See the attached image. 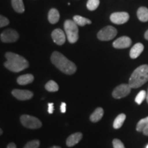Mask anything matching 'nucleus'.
I'll return each instance as SVG.
<instances>
[{
    "label": "nucleus",
    "instance_id": "nucleus-3",
    "mask_svg": "<svg viewBox=\"0 0 148 148\" xmlns=\"http://www.w3.org/2000/svg\"><path fill=\"white\" fill-rule=\"evenodd\" d=\"M148 81V65L143 64L133 71L129 79V83L131 88H139Z\"/></svg>",
    "mask_w": 148,
    "mask_h": 148
},
{
    "label": "nucleus",
    "instance_id": "nucleus-13",
    "mask_svg": "<svg viewBox=\"0 0 148 148\" xmlns=\"http://www.w3.org/2000/svg\"><path fill=\"white\" fill-rule=\"evenodd\" d=\"M143 49L144 46L143 44L140 43V42H137L131 48L130 51V56L132 59L137 58L143 52Z\"/></svg>",
    "mask_w": 148,
    "mask_h": 148
},
{
    "label": "nucleus",
    "instance_id": "nucleus-7",
    "mask_svg": "<svg viewBox=\"0 0 148 148\" xmlns=\"http://www.w3.org/2000/svg\"><path fill=\"white\" fill-rule=\"evenodd\" d=\"M130 91L131 87L128 84H120L114 89L112 92V97L115 99H121L128 95Z\"/></svg>",
    "mask_w": 148,
    "mask_h": 148
},
{
    "label": "nucleus",
    "instance_id": "nucleus-26",
    "mask_svg": "<svg viewBox=\"0 0 148 148\" xmlns=\"http://www.w3.org/2000/svg\"><path fill=\"white\" fill-rule=\"evenodd\" d=\"M40 146V141L38 140H33L27 143L23 148H38Z\"/></svg>",
    "mask_w": 148,
    "mask_h": 148
},
{
    "label": "nucleus",
    "instance_id": "nucleus-29",
    "mask_svg": "<svg viewBox=\"0 0 148 148\" xmlns=\"http://www.w3.org/2000/svg\"><path fill=\"white\" fill-rule=\"evenodd\" d=\"M53 103H48V112L49 114H52L53 112Z\"/></svg>",
    "mask_w": 148,
    "mask_h": 148
},
{
    "label": "nucleus",
    "instance_id": "nucleus-34",
    "mask_svg": "<svg viewBox=\"0 0 148 148\" xmlns=\"http://www.w3.org/2000/svg\"><path fill=\"white\" fill-rule=\"evenodd\" d=\"M50 148H61V147H59V146H53V147H51Z\"/></svg>",
    "mask_w": 148,
    "mask_h": 148
},
{
    "label": "nucleus",
    "instance_id": "nucleus-14",
    "mask_svg": "<svg viewBox=\"0 0 148 148\" xmlns=\"http://www.w3.org/2000/svg\"><path fill=\"white\" fill-rule=\"evenodd\" d=\"M82 138V134L81 132H76L70 135L67 138L66 141V144L68 147H73L75 145H76L80 141V140Z\"/></svg>",
    "mask_w": 148,
    "mask_h": 148
},
{
    "label": "nucleus",
    "instance_id": "nucleus-20",
    "mask_svg": "<svg viewBox=\"0 0 148 148\" xmlns=\"http://www.w3.org/2000/svg\"><path fill=\"white\" fill-rule=\"evenodd\" d=\"M12 5L14 10L18 13H23L25 10L23 0H12Z\"/></svg>",
    "mask_w": 148,
    "mask_h": 148
},
{
    "label": "nucleus",
    "instance_id": "nucleus-12",
    "mask_svg": "<svg viewBox=\"0 0 148 148\" xmlns=\"http://www.w3.org/2000/svg\"><path fill=\"white\" fill-rule=\"evenodd\" d=\"M12 94L19 100H28L33 97V92L27 90L14 89L12 91Z\"/></svg>",
    "mask_w": 148,
    "mask_h": 148
},
{
    "label": "nucleus",
    "instance_id": "nucleus-16",
    "mask_svg": "<svg viewBox=\"0 0 148 148\" xmlns=\"http://www.w3.org/2000/svg\"><path fill=\"white\" fill-rule=\"evenodd\" d=\"M59 18H60V14H59L58 10L55 8L51 9L48 14V20L49 23L51 24L56 23L59 21Z\"/></svg>",
    "mask_w": 148,
    "mask_h": 148
},
{
    "label": "nucleus",
    "instance_id": "nucleus-35",
    "mask_svg": "<svg viewBox=\"0 0 148 148\" xmlns=\"http://www.w3.org/2000/svg\"><path fill=\"white\" fill-rule=\"evenodd\" d=\"M2 133H3V131H2V130H1V128H0V135H1V134H2Z\"/></svg>",
    "mask_w": 148,
    "mask_h": 148
},
{
    "label": "nucleus",
    "instance_id": "nucleus-23",
    "mask_svg": "<svg viewBox=\"0 0 148 148\" xmlns=\"http://www.w3.org/2000/svg\"><path fill=\"white\" fill-rule=\"evenodd\" d=\"M148 126V116L147 117L144 118V119H140L136 125V130L138 132H143L146 127Z\"/></svg>",
    "mask_w": 148,
    "mask_h": 148
},
{
    "label": "nucleus",
    "instance_id": "nucleus-33",
    "mask_svg": "<svg viewBox=\"0 0 148 148\" xmlns=\"http://www.w3.org/2000/svg\"><path fill=\"white\" fill-rule=\"evenodd\" d=\"M144 36H145V38L146 40H148V29L147 31H146L145 34H144Z\"/></svg>",
    "mask_w": 148,
    "mask_h": 148
},
{
    "label": "nucleus",
    "instance_id": "nucleus-27",
    "mask_svg": "<svg viewBox=\"0 0 148 148\" xmlns=\"http://www.w3.org/2000/svg\"><path fill=\"white\" fill-rule=\"evenodd\" d=\"M112 145L114 148H125V146L119 139L115 138L112 140Z\"/></svg>",
    "mask_w": 148,
    "mask_h": 148
},
{
    "label": "nucleus",
    "instance_id": "nucleus-37",
    "mask_svg": "<svg viewBox=\"0 0 148 148\" xmlns=\"http://www.w3.org/2000/svg\"><path fill=\"white\" fill-rule=\"evenodd\" d=\"M146 148H148V145H147V146H146Z\"/></svg>",
    "mask_w": 148,
    "mask_h": 148
},
{
    "label": "nucleus",
    "instance_id": "nucleus-18",
    "mask_svg": "<svg viewBox=\"0 0 148 148\" xmlns=\"http://www.w3.org/2000/svg\"><path fill=\"white\" fill-rule=\"evenodd\" d=\"M137 17L141 22L148 21V8L140 7L137 10Z\"/></svg>",
    "mask_w": 148,
    "mask_h": 148
},
{
    "label": "nucleus",
    "instance_id": "nucleus-32",
    "mask_svg": "<svg viewBox=\"0 0 148 148\" xmlns=\"http://www.w3.org/2000/svg\"><path fill=\"white\" fill-rule=\"evenodd\" d=\"M143 133L145 135H146V136H148V126L143 131Z\"/></svg>",
    "mask_w": 148,
    "mask_h": 148
},
{
    "label": "nucleus",
    "instance_id": "nucleus-11",
    "mask_svg": "<svg viewBox=\"0 0 148 148\" xmlns=\"http://www.w3.org/2000/svg\"><path fill=\"white\" fill-rule=\"evenodd\" d=\"M53 42L58 45H62L65 42L66 36L61 29H56L51 33Z\"/></svg>",
    "mask_w": 148,
    "mask_h": 148
},
{
    "label": "nucleus",
    "instance_id": "nucleus-24",
    "mask_svg": "<svg viewBox=\"0 0 148 148\" xmlns=\"http://www.w3.org/2000/svg\"><path fill=\"white\" fill-rule=\"evenodd\" d=\"M99 5V0H88L86 7L88 10L93 11L98 8Z\"/></svg>",
    "mask_w": 148,
    "mask_h": 148
},
{
    "label": "nucleus",
    "instance_id": "nucleus-28",
    "mask_svg": "<svg viewBox=\"0 0 148 148\" xmlns=\"http://www.w3.org/2000/svg\"><path fill=\"white\" fill-rule=\"evenodd\" d=\"M9 23H10V21L8 18L2 15H0V27L6 26Z\"/></svg>",
    "mask_w": 148,
    "mask_h": 148
},
{
    "label": "nucleus",
    "instance_id": "nucleus-19",
    "mask_svg": "<svg viewBox=\"0 0 148 148\" xmlns=\"http://www.w3.org/2000/svg\"><path fill=\"white\" fill-rule=\"evenodd\" d=\"M73 21L77 24V26H84L85 25L90 24L92 23L90 19H88L87 18L83 17V16L79 15L74 16Z\"/></svg>",
    "mask_w": 148,
    "mask_h": 148
},
{
    "label": "nucleus",
    "instance_id": "nucleus-30",
    "mask_svg": "<svg viewBox=\"0 0 148 148\" xmlns=\"http://www.w3.org/2000/svg\"><path fill=\"white\" fill-rule=\"evenodd\" d=\"M66 103L62 102V103H61V106H60V111L62 113H64V112H66Z\"/></svg>",
    "mask_w": 148,
    "mask_h": 148
},
{
    "label": "nucleus",
    "instance_id": "nucleus-21",
    "mask_svg": "<svg viewBox=\"0 0 148 148\" xmlns=\"http://www.w3.org/2000/svg\"><path fill=\"white\" fill-rule=\"evenodd\" d=\"M126 118L125 114H120L114 119L113 122V127L114 129H119L122 126V125L124 123V121Z\"/></svg>",
    "mask_w": 148,
    "mask_h": 148
},
{
    "label": "nucleus",
    "instance_id": "nucleus-36",
    "mask_svg": "<svg viewBox=\"0 0 148 148\" xmlns=\"http://www.w3.org/2000/svg\"><path fill=\"white\" fill-rule=\"evenodd\" d=\"M146 99H147V102L148 103V90H147V97H146Z\"/></svg>",
    "mask_w": 148,
    "mask_h": 148
},
{
    "label": "nucleus",
    "instance_id": "nucleus-25",
    "mask_svg": "<svg viewBox=\"0 0 148 148\" xmlns=\"http://www.w3.org/2000/svg\"><path fill=\"white\" fill-rule=\"evenodd\" d=\"M146 97H147V92L145 90H140L136 95V97H135V101L138 104H140L144 101V99H146Z\"/></svg>",
    "mask_w": 148,
    "mask_h": 148
},
{
    "label": "nucleus",
    "instance_id": "nucleus-5",
    "mask_svg": "<svg viewBox=\"0 0 148 148\" xmlns=\"http://www.w3.org/2000/svg\"><path fill=\"white\" fill-rule=\"evenodd\" d=\"M21 124L24 127L29 129H37L42 126V123L38 118L35 116L23 114L20 117Z\"/></svg>",
    "mask_w": 148,
    "mask_h": 148
},
{
    "label": "nucleus",
    "instance_id": "nucleus-10",
    "mask_svg": "<svg viewBox=\"0 0 148 148\" xmlns=\"http://www.w3.org/2000/svg\"><path fill=\"white\" fill-rule=\"evenodd\" d=\"M131 44H132L131 38L128 36H123L114 40L112 43V46L116 49H125L129 47Z\"/></svg>",
    "mask_w": 148,
    "mask_h": 148
},
{
    "label": "nucleus",
    "instance_id": "nucleus-15",
    "mask_svg": "<svg viewBox=\"0 0 148 148\" xmlns=\"http://www.w3.org/2000/svg\"><path fill=\"white\" fill-rule=\"evenodd\" d=\"M34 76L32 74H25V75H20L18 77L16 81L20 85H26L32 83L34 81Z\"/></svg>",
    "mask_w": 148,
    "mask_h": 148
},
{
    "label": "nucleus",
    "instance_id": "nucleus-22",
    "mask_svg": "<svg viewBox=\"0 0 148 148\" xmlns=\"http://www.w3.org/2000/svg\"><path fill=\"white\" fill-rule=\"evenodd\" d=\"M45 89L49 92H56L59 89L58 85L57 83L53 80L49 81L47 84H45Z\"/></svg>",
    "mask_w": 148,
    "mask_h": 148
},
{
    "label": "nucleus",
    "instance_id": "nucleus-2",
    "mask_svg": "<svg viewBox=\"0 0 148 148\" xmlns=\"http://www.w3.org/2000/svg\"><path fill=\"white\" fill-rule=\"evenodd\" d=\"M5 57L7 60L4 62V66L6 69L12 72H20L27 69L29 63L26 59L21 56L12 52L5 53Z\"/></svg>",
    "mask_w": 148,
    "mask_h": 148
},
{
    "label": "nucleus",
    "instance_id": "nucleus-1",
    "mask_svg": "<svg viewBox=\"0 0 148 148\" xmlns=\"http://www.w3.org/2000/svg\"><path fill=\"white\" fill-rule=\"evenodd\" d=\"M51 62L62 73L71 75L76 71V65L58 51H54L51 56Z\"/></svg>",
    "mask_w": 148,
    "mask_h": 148
},
{
    "label": "nucleus",
    "instance_id": "nucleus-8",
    "mask_svg": "<svg viewBox=\"0 0 148 148\" xmlns=\"http://www.w3.org/2000/svg\"><path fill=\"white\" fill-rule=\"evenodd\" d=\"M130 18L129 14L126 12H116L111 14L110 19L112 23L117 25L125 23Z\"/></svg>",
    "mask_w": 148,
    "mask_h": 148
},
{
    "label": "nucleus",
    "instance_id": "nucleus-31",
    "mask_svg": "<svg viewBox=\"0 0 148 148\" xmlns=\"http://www.w3.org/2000/svg\"><path fill=\"white\" fill-rule=\"evenodd\" d=\"M6 148H16V146L14 143H10L8 144Z\"/></svg>",
    "mask_w": 148,
    "mask_h": 148
},
{
    "label": "nucleus",
    "instance_id": "nucleus-9",
    "mask_svg": "<svg viewBox=\"0 0 148 148\" xmlns=\"http://www.w3.org/2000/svg\"><path fill=\"white\" fill-rule=\"evenodd\" d=\"M0 38L3 42H13L18 40V34L14 29H7L1 33Z\"/></svg>",
    "mask_w": 148,
    "mask_h": 148
},
{
    "label": "nucleus",
    "instance_id": "nucleus-17",
    "mask_svg": "<svg viewBox=\"0 0 148 148\" xmlns=\"http://www.w3.org/2000/svg\"><path fill=\"white\" fill-rule=\"evenodd\" d=\"M103 115V110L102 108H96L95 111L91 114V115L90 116V120L92 122H95L99 121Z\"/></svg>",
    "mask_w": 148,
    "mask_h": 148
},
{
    "label": "nucleus",
    "instance_id": "nucleus-6",
    "mask_svg": "<svg viewBox=\"0 0 148 148\" xmlns=\"http://www.w3.org/2000/svg\"><path fill=\"white\" fill-rule=\"evenodd\" d=\"M117 34V30L115 27L108 25L104 27L97 33L98 39L102 41H108L112 40Z\"/></svg>",
    "mask_w": 148,
    "mask_h": 148
},
{
    "label": "nucleus",
    "instance_id": "nucleus-4",
    "mask_svg": "<svg viewBox=\"0 0 148 148\" xmlns=\"http://www.w3.org/2000/svg\"><path fill=\"white\" fill-rule=\"evenodd\" d=\"M66 36L70 43H75L78 39V27L72 20H66L64 23Z\"/></svg>",
    "mask_w": 148,
    "mask_h": 148
}]
</instances>
